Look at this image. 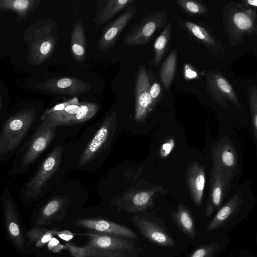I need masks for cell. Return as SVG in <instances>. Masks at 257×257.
Instances as JSON below:
<instances>
[{
	"mask_svg": "<svg viewBox=\"0 0 257 257\" xmlns=\"http://www.w3.org/2000/svg\"><path fill=\"white\" fill-rule=\"evenodd\" d=\"M42 114L33 106L7 114L0 125V163L13 157L32 138L41 123Z\"/></svg>",
	"mask_w": 257,
	"mask_h": 257,
	"instance_id": "6da1fadb",
	"label": "cell"
},
{
	"mask_svg": "<svg viewBox=\"0 0 257 257\" xmlns=\"http://www.w3.org/2000/svg\"><path fill=\"white\" fill-rule=\"evenodd\" d=\"M88 241L83 246L67 243L64 245L74 257H137L133 252L137 248L131 239L110 235L86 232Z\"/></svg>",
	"mask_w": 257,
	"mask_h": 257,
	"instance_id": "7a4b0ae2",
	"label": "cell"
},
{
	"mask_svg": "<svg viewBox=\"0 0 257 257\" xmlns=\"http://www.w3.org/2000/svg\"><path fill=\"white\" fill-rule=\"evenodd\" d=\"M224 29L229 43L237 46L246 37L256 35V10L231 1L222 9Z\"/></svg>",
	"mask_w": 257,
	"mask_h": 257,
	"instance_id": "3957f363",
	"label": "cell"
},
{
	"mask_svg": "<svg viewBox=\"0 0 257 257\" xmlns=\"http://www.w3.org/2000/svg\"><path fill=\"white\" fill-rule=\"evenodd\" d=\"M63 154V147H55L40 164L37 171L22 185L19 192L21 201L29 205L38 201L44 194L58 171Z\"/></svg>",
	"mask_w": 257,
	"mask_h": 257,
	"instance_id": "277c9868",
	"label": "cell"
},
{
	"mask_svg": "<svg viewBox=\"0 0 257 257\" xmlns=\"http://www.w3.org/2000/svg\"><path fill=\"white\" fill-rule=\"evenodd\" d=\"M57 128L40 123L34 135L13 157L9 175L16 178L27 172L55 139Z\"/></svg>",
	"mask_w": 257,
	"mask_h": 257,
	"instance_id": "5b68a950",
	"label": "cell"
},
{
	"mask_svg": "<svg viewBox=\"0 0 257 257\" xmlns=\"http://www.w3.org/2000/svg\"><path fill=\"white\" fill-rule=\"evenodd\" d=\"M167 23L165 10H156L144 16L125 35L123 44L136 46L147 44L158 30L163 29Z\"/></svg>",
	"mask_w": 257,
	"mask_h": 257,
	"instance_id": "8992f818",
	"label": "cell"
},
{
	"mask_svg": "<svg viewBox=\"0 0 257 257\" xmlns=\"http://www.w3.org/2000/svg\"><path fill=\"white\" fill-rule=\"evenodd\" d=\"M0 201L8 235L15 247L22 251L25 248V239L22 231L19 211L8 185L1 192Z\"/></svg>",
	"mask_w": 257,
	"mask_h": 257,
	"instance_id": "52a82bcc",
	"label": "cell"
},
{
	"mask_svg": "<svg viewBox=\"0 0 257 257\" xmlns=\"http://www.w3.org/2000/svg\"><path fill=\"white\" fill-rule=\"evenodd\" d=\"M152 80L153 75L147 71L143 64H139L135 76L134 119L136 122L144 121L153 111L150 95Z\"/></svg>",
	"mask_w": 257,
	"mask_h": 257,
	"instance_id": "ba28073f",
	"label": "cell"
},
{
	"mask_svg": "<svg viewBox=\"0 0 257 257\" xmlns=\"http://www.w3.org/2000/svg\"><path fill=\"white\" fill-rule=\"evenodd\" d=\"M202 74L206 79V90L213 101L225 110H227L228 101L239 108L237 94L221 72L215 70L204 71Z\"/></svg>",
	"mask_w": 257,
	"mask_h": 257,
	"instance_id": "9c48e42d",
	"label": "cell"
},
{
	"mask_svg": "<svg viewBox=\"0 0 257 257\" xmlns=\"http://www.w3.org/2000/svg\"><path fill=\"white\" fill-rule=\"evenodd\" d=\"M167 192L163 187L155 186L144 189H133L122 196L113 199L111 204L120 210L135 213L144 211L151 206L156 197Z\"/></svg>",
	"mask_w": 257,
	"mask_h": 257,
	"instance_id": "30bf717a",
	"label": "cell"
},
{
	"mask_svg": "<svg viewBox=\"0 0 257 257\" xmlns=\"http://www.w3.org/2000/svg\"><path fill=\"white\" fill-rule=\"evenodd\" d=\"M234 175L231 172L213 165L205 210L206 217H209L220 207L223 198L229 191Z\"/></svg>",
	"mask_w": 257,
	"mask_h": 257,
	"instance_id": "8fae6325",
	"label": "cell"
},
{
	"mask_svg": "<svg viewBox=\"0 0 257 257\" xmlns=\"http://www.w3.org/2000/svg\"><path fill=\"white\" fill-rule=\"evenodd\" d=\"M178 23L194 40L208 49L213 57L220 59L224 56L225 50L221 41L209 28L182 19H178Z\"/></svg>",
	"mask_w": 257,
	"mask_h": 257,
	"instance_id": "7c38bea8",
	"label": "cell"
},
{
	"mask_svg": "<svg viewBox=\"0 0 257 257\" xmlns=\"http://www.w3.org/2000/svg\"><path fill=\"white\" fill-rule=\"evenodd\" d=\"M37 87L49 93L69 96L85 93L91 89L88 82L72 76L51 78L38 84Z\"/></svg>",
	"mask_w": 257,
	"mask_h": 257,
	"instance_id": "4fadbf2b",
	"label": "cell"
},
{
	"mask_svg": "<svg viewBox=\"0 0 257 257\" xmlns=\"http://www.w3.org/2000/svg\"><path fill=\"white\" fill-rule=\"evenodd\" d=\"M75 224L88 232L113 235L131 240L138 239L136 233L127 226L103 219L82 218L76 220Z\"/></svg>",
	"mask_w": 257,
	"mask_h": 257,
	"instance_id": "5bb4252c",
	"label": "cell"
},
{
	"mask_svg": "<svg viewBox=\"0 0 257 257\" xmlns=\"http://www.w3.org/2000/svg\"><path fill=\"white\" fill-rule=\"evenodd\" d=\"M137 7V4L133 3L121 15L103 29L97 43L99 50L106 51L115 45L120 34L134 16Z\"/></svg>",
	"mask_w": 257,
	"mask_h": 257,
	"instance_id": "9a60e30c",
	"label": "cell"
},
{
	"mask_svg": "<svg viewBox=\"0 0 257 257\" xmlns=\"http://www.w3.org/2000/svg\"><path fill=\"white\" fill-rule=\"evenodd\" d=\"M67 206L62 196L50 198L37 210L35 215L36 225H47L55 221L63 220L66 215Z\"/></svg>",
	"mask_w": 257,
	"mask_h": 257,
	"instance_id": "2e32d148",
	"label": "cell"
},
{
	"mask_svg": "<svg viewBox=\"0 0 257 257\" xmlns=\"http://www.w3.org/2000/svg\"><path fill=\"white\" fill-rule=\"evenodd\" d=\"M211 158L213 165L235 174L238 164L237 151L231 142L222 138L212 148Z\"/></svg>",
	"mask_w": 257,
	"mask_h": 257,
	"instance_id": "e0dca14e",
	"label": "cell"
},
{
	"mask_svg": "<svg viewBox=\"0 0 257 257\" xmlns=\"http://www.w3.org/2000/svg\"><path fill=\"white\" fill-rule=\"evenodd\" d=\"M131 220L140 233L152 243L169 248L175 246V242L173 238L155 223L138 216H132Z\"/></svg>",
	"mask_w": 257,
	"mask_h": 257,
	"instance_id": "ac0fdd59",
	"label": "cell"
},
{
	"mask_svg": "<svg viewBox=\"0 0 257 257\" xmlns=\"http://www.w3.org/2000/svg\"><path fill=\"white\" fill-rule=\"evenodd\" d=\"M115 114L113 112L107 117L97 130L82 154L79 161L80 165H85L97 156L109 138L113 122L116 119Z\"/></svg>",
	"mask_w": 257,
	"mask_h": 257,
	"instance_id": "d6986e66",
	"label": "cell"
},
{
	"mask_svg": "<svg viewBox=\"0 0 257 257\" xmlns=\"http://www.w3.org/2000/svg\"><path fill=\"white\" fill-rule=\"evenodd\" d=\"M186 184L192 201L196 207H200L205 185V169L197 162L188 166L186 172Z\"/></svg>",
	"mask_w": 257,
	"mask_h": 257,
	"instance_id": "ffe728a7",
	"label": "cell"
},
{
	"mask_svg": "<svg viewBox=\"0 0 257 257\" xmlns=\"http://www.w3.org/2000/svg\"><path fill=\"white\" fill-rule=\"evenodd\" d=\"M243 202L240 192H236L218 210L208 224L206 230L213 231L225 225L239 212Z\"/></svg>",
	"mask_w": 257,
	"mask_h": 257,
	"instance_id": "44dd1931",
	"label": "cell"
},
{
	"mask_svg": "<svg viewBox=\"0 0 257 257\" xmlns=\"http://www.w3.org/2000/svg\"><path fill=\"white\" fill-rule=\"evenodd\" d=\"M135 2L134 0L99 1L96 7L94 21L97 25L101 26Z\"/></svg>",
	"mask_w": 257,
	"mask_h": 257,
	"instance_id": "7402d4cb",
	"label": "cell"
},
{
	"mask_svg": "<svg viewBox=\"0 0 257 257\" xmlns=\"http://www.w3.org/2000/svg\"><path fill=\"white\" fill-rule=\"evenodd\" d=\"M70 43L74 60L78 63H84L86 61V39L81 19H77L72 24Z\"/></svg>",
	"mask_w": 257,
	"mask_h": 257,
	"instance_id": "603a6c76",
	"label": "cell"
},
{
	"mask_svg": "<svg viewBox=\"0 0 257 257\" xmlns=\"http://www.w3.org/2000/svg\"><path fill=\"white\" fill-rule=\"evenodd\" d=\"M172 31V24L170 21L167 22L161 34L156 38L154 45V56L151 61L152 66L157 67L159 65L168 51L170 47Z\"/></svg>",
	"mask_w": 257,
	"mask_h": 257,
	"instance_id": "cb8c5ba5",
	"label": "cell"
},
{
	"mask_svg": "<svg viewBox=\"0 0 257 257\" xmlns=\"http://www.w3.org/2000/svg\"><path fill=\"white\" fill-rule=\"evenodd\" d=\"M176 49L171 51L161 64L159 71L161 83L165 90L170 87L173 81L177 66Z\"/></svg>",
	"mask_w": 257,
	"mask_h": 257,
	"instance_id": "d4e9b609",
	"label": "cell"
},
{
	"mask_svg": "<svg viewBox=\"0 0 257 257\" xmlns=\"http://www.w3.org/2000/svg\"><path fill=\"white\" fill-rule=\"evenodd\" d=\"M173 221L182 232L191 238L195 236L194 221L189 210L182 204H179L176 211L171 213Z\"/></svg>",
	"mask_w": 257,
	"mask_h": 257,
	"instance_id": "484cf974",
	"label": "cell"
},
{
	"mask_svg": "<svg viewBox=\"0 0 257 257\" xmlns=\"http://www.w3.org/2000/svg\"><path fill=\"white\" fill-rule=\"evenodd\" d=\"M27 237L33 248H41L46 245L54 237L51 230L41 228L36 226L26 233Z\"/></svg>",
	"mask_w": 257,
	"mask_h": 257,
	"instance_id": "4316f807",
	"label": "cell"
},
{
	"mask_svg": "<svg viewBox=\"0 0 257 257\" xmlns=\"http://www.w3.org/2000/svg\"><path fill=\"white\" fill-rule=\"evenodd\" d=\"M36 2L34 0H0V9L12 11L20 17H24Z\"/></svg>",
	"mask_w": 257,
	"mask_h": 257,
	"instance_id": "83f0119b",
	"label": "cell"
},
{
	"mask_svg": "<svg viewBox=\"0 0 257 257\" xmlns=\"http://www.w3.org/2000/svg\"><path fill=\"white\" fill-rule=\"evenodd\" d=\"M178 5L188 15L194 16H203L209 12L206 4L199 0H177Z\"/></svg>",
	"mask_w": 257,
	"mask_h": 257,
	"instance_id": "f1b7e54d",
	"label": "cell"
},
{
	"mask_svg": "<svg viewBox=\"0 0 257 257\" xmlns=\"http://www.w3.org/2000/svg\"><path fill=\"white\" fill-rule=\"evenodd\" d=\"M99 106L94 103H80V109L75 115L71 125L81 123L92 118L97 113Z\"/></svg>",
	"mask_w": 257,
	"mask_h": 257,
	"instance_id": "f546056e",
	"label": "cell"
},
{
	"mask_svg": "<svg viewBox=\"0 0 257 257\" xmlns=\"http://www.w3.org/2000/svg\"><path fill=\"white\" fill-rule=\"evenodd\" d=\"M251 116V122L255 139L257 138V87L253 86L247 90Z\"/></svg>",
	"mask_w": 257,
	"mask_h": 257,
	"instance_id": "4dcf8cb0",
	"label": "cell"
},
{
	"mask_svg": "<svg viewBox=\"0 0 257 257\" xmlns=\"http://www.w3.org/2000/svg\"><path fill=\"white\" fill-rule=\"evenodd\" d=\"M219 247L217 242L203 244L197 248L189 257H213Z\"/></svg>",
	"mask_w": 257,
	"mask_h": 257,
	"instance_id": "1f68e13d",
	"label": "cell"
},
{
	"mask_svg": "<svg viewBox=\"0 0 257 257\" xmlns=\"http://www.w3.org/2000/svg\"><path fill=\"white\" fill-rule=\"evenodd\" d=\"M150 95L151 99V107L153 110L161 99L162 95L161 86L157 80L152 81L150 88Z\"/></svg>",
	"mask_w": 257,
	"mask_h": 257,
	"instance_id": "d6a6232c",
	"label": "cell"
},
{
	"mask_svg": "<svg viewBox=\"0 0 257 257\" xmlns=\"http://www.w3.org/2000/svg\"><path fill=\"white\" fill-rule=\"evenodd\" d=\"M80 104L79 99L77 97H74L70 99L65 101L63 102L59 103L45 111L42 113L41 119L47 115L62 110L66 108L67 106L71 105H78Z\"/></svg>",
	"mask_w": 257,
	"mask_h": 257,
	"instance_id": "836d02e7",
	"label": "cell"
},
{
	"mask_svg": "<svg viewBox=\"0 0 257 257\" xmlns=\"http://www.w3.org/2000/svg\"><path fill=\"white\" fill-rule=\"evenodd\" d=\"M51 231L54 236H57L62 240L65 241H70L78 233H74L68 230H59L58 228H53Z\"/></svg>",
	"mask_w": 257,
	"mask_h": 257,
	"instance_id": "e575fe53",
	"label": "cell"
},
{
	"mask_svg": "<svg viewBox=\"0 0 257 257\" xmlns=\"http://www.w3.org/2000/svg\"><path fill=\"white\" fill-rule=\"evenodd\" d=\"M175 146L173 138H169L163 143L160 149V155L162 157H166L172 151Z\"/></svg>",
	"mask_w": 257,
	"mask_h": 257,
	"instance_id": "d590c367",
	"label": "cell"
},
{
	"mask_svg": "<svg viewBox=\"0 0 257 257\" xmlns=\"http://www.w3.org/2000/svg\"><path fill=\"white\" fill-rule=\"evenodd\" d=\"M47 248L51 252L54 253H60L62 250L65 249L64 245H62L55 237H53L48 242Z\"/></svg>",
	"mask_w": 257,
	"mask_h": 257,
	"instance_id": "8d00e7d4",
	"label": "cell"
},
{
	"mask_svg": "<svg viewBox=\"0 0 257 257\" xmlns=\"http://www.w3.org/2000/svg\"><path fill=\"white\" fill-rule=\"evenodd\" d=\"M184 76L186 79H193L197 78V72L190 65H185L184 66Z\"/></svg>",
	"mask_w": 257,
	"mask_h": 257,
	"instance_id": "74e56055",
	"label": "cell"
},
{
	"mask_svg": "<svg viewBox=\"0 0 257 257\" xmlns=\"http://www.w3.org/2000/svg\"><path fill=\"white\" fill-rule=\"evenodd\" d=\"M244 6L256 9L257 7L256 0H242V3Z\"/></svg>",
	"mask_w": 257,
	"mask_h": 257,
	"instance_id": "f35d334b",
	"label": "cell"
},
{
	"mask_svg": "<svg viewBox=\"0 0 257 257\" xmlns=\"http://www.w3.org/2000/svg\"><path fill=\"white\" fill-rule=\"evenodd\" d=\"M1 190H0V196H1Z\"/></svg>",
	"mask_w": 257,
	"mask_h": 257,
	"instance_id": "ab89813d",
	"label": "cell"
}]
</instances>
